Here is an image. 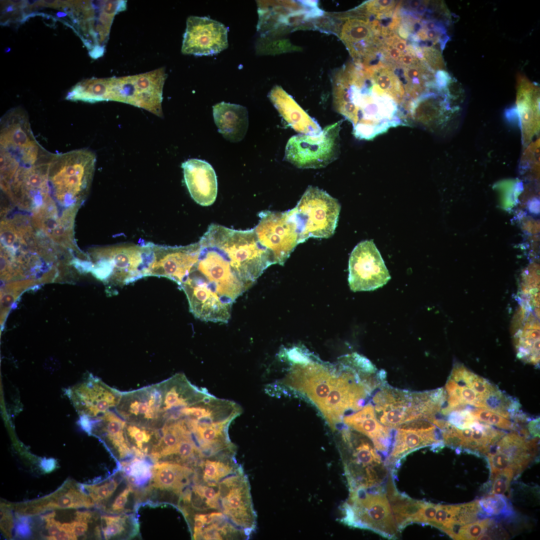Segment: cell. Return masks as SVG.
I'll return each instance as SVG.
<instances>
[{
    "mask_svg": "<svg viewBox=\"0 0 540 540\" xmlns=\"http://www.w3.org/2000/svg\"><path fill=\"white\" fill-rule=\"evenodd\" d=\"M13 527L12 517L8 512L0 511V528L2 532L8 536H11V531Z\"/></svg>",
    "mask_w": 540,
    "mask_h": 540,
    "instance_id": "c3c4849f",
    "label": "cell"
},
{
    "mask_svg": "<svg viewBox=\"0 0 540 540\" xmlns=\"http://www.w3.org/2000/svg\"><path fill=\"white\" fill-rule=\"evenodd\" d=\"M456 428L460 440V450L463 449L476 454H486L506 434L504 431L478 421L467 428Z\"/></svg>",
    "mask_w": 540,
    "mask_h": 540,
    "instance_id": "4316f807",
    "label": "cell"
},
{
    "mask_svg": "<svg viewBox=\"0 0 540 540\" xmlns=\"http://www.w3.org/2000/svg\"><path fill=\"white\" fill-rule=\"evenodd\" d=\"M19 520L20 522L16 526V534L22 538L29 537L31 534V530L28 518L21 516L19 518Z\"/></svg>",
    "mask_w": 540,
    "mask_h": 540,
    "instance_id": "681fc988",
    "label": "cell"
},
{
    "mask_svg": "<svg viewBox=\"0 0 540 540\" xmlns=\"http://www.w3.org/2000/svg\"><path fill=\"white\" fill-rule=\"evenodd\" d=\"M101 522L102 532L105 539L120 535L126 530V516H101Z\"/></svg>",
    "mask_w": 540,
    "mask_h": 540,
    "instance_id": "ab89813d",
    "label": "cell"
},
{
    "mask_svg": "<svg viewBox=\"0 0 540 540\" xmlns=\"http://www.w3.org/2000/svg\"><path fill=\"white\" fill-rule=\"evenodd\" d=\"M55 516L56 513L52 512L44 515L42 517V518L46 522V528L49 534L47 536H54L62 529V524L55 519Z\"/></svg>",
    "mask_w": 540,
    "mask_h": 540,
    "instance_id": "bcb514c9",
    "label": "cell"
},
{
    "mask_svg": "<svg viewBox=\"0 0 540 540\" xmlns=\"http://www.w3.org/2000/svg\"><path fill=\"white\" fill-rule=\"evenodd\" d=\"M96 156L86 148L52 154L46 173L49 204L62 224L74 221L92 180Z\"/></svg>",
    "mask_w": 540,
    "mask_h": 540,
    "instance_id": "7a4b0ae2",
    "label": "cell"
},
{
    "mask_svg": "<svg viewBox=\"0 0 540 540\" xmlns=\"http://www.w3.org/2000/svg\"><path fill=\"white\" fill-rule=\"evenodd\" d=\"M122 393L90 376L67 392L81 418H96L116 408Z\"/></svg>",
    "mask_w": 540,
    "mask_h": 540,
    "instance_id": "e0dca14e",
    "label": "cell"
},
{
    "mask_svg": "<svg viewBox=\"0 0 540 540\" xmlns=\"http://www.w3.org/2000/svg\"><path fill=\"white\" fill-rule=\"evenodd\" d=\"M536 440H527L518 432L506 434L492 447L504 453L510 460L515 474L524 470L534 458L537 448Z\"/></svg>",
    "mask_w": 540,
    "mask_h": 540,
    "instance_id": "83f0119b",
    "label": "cell"
},
{
    "mask_svg": "<svg viewBox=\"0 0 540 540\" xmlns=\"http://www.w3.org/2000/svg\"><path fill=\"white\" fill-rule=\"evenodd\" d=\"M127 1H78L82 12L86 45L94 57L102 55L115 16L126 8Z\"/></svg>",
    "mask_w": 540,
    "mask_h": 540,
    "instance_id": "8fae6325",
    "label": "cell"
},
{
    "mask_svg": "<svg viewBox=\"0 0 540 540\" xmlns=\"http://www.w3.org/2000/svg\"><path fill=\"white\" fill-rule=\"evenodd\" d=\"M180 286L186 293L190 311L196 318L206 322H228L232 305L224 302L204 282L188 278Z\"/></svg>",
    "mask_w": 540,
    "mask_h": 540,
    "instance_id": "ffe728a7",
    "label": "cell"
},
{
    "mask_svg": "<svg viewBox=\"0 0 540 540\" xmlns=\"http://www.w3.org/2000/svg\"><path fill=\"white\" fill-rule=\"evenodd\" d=\"M213 116L218 132L232 142L244 137L248 128V112L240 105L221 102L212 107Z\"/></svg>",
    "mask_w": 540,
    "mask_h": 540,
    "instance_id": "d4e9b609",
    "label": "cell"
},
{
    "mask_svg": "<svg viewBox=\"0 0 540 540\" xmlns=\"http://www.w3.org/2000/svg\"><path fill=\"white\" fill-rule=\"evenodd\" d=\"M480 518L510 514L512 512L510 502L504 495L492 494L478 500Z\"/></svg>",
    "mask_w": 540,
    "mask_h": 540,
    "instance_id": "836d02e7",
    "label": "cell"
},
{
    "mask_svg": "<svg viewBox=\"0 0 540 540\" xmlns=\"http://www.w3.org/2000/svg\"><path fill=\"white\" fill-rule=\"evenodd\" d=\"M349 286L354 292L374 290L390 279L381 254L372 240L358 243L348 261Z\"/></svg>",
    "mask_w": 540,
    "mask_h": 540,
    "instance_id": "30bf717a",
    "label": "cell"
},
{
    "mask_svg": "<svg viewBox=\"0 0 540 540\" xmlns=\"http://www.w3.org/2000/svg\"><path fill=\"white\" fill-rule=\"evenodd\" d=\"M340 126V122L329 125L316 136H292L286 145L284 159L300 168L326 166L339 154Z\"/></svg>",
    "mask_w": 540,
    "mask_h": 540,
    "instance_id": "52a82bcc",
    "label": "cell"
},
{
    "mask_svg": "<svg viewBox=\"0 0 540 540\" xmlns=\"http://www.w3.org/2000/svg\"><path fill=\"white\" fill-rule=\"evenodd\" d=\"M372 400L376 418L392 429L422 418L414 392L394 388L385 383L380 386Z\"/></svg>",
    "mask_w": 540,
    "mask_h": 540,
    "instance_id": "5bb4252c",
    "label": "cell"
},
{
    "mask_svg": "<svg viewBox=\"0 0 540 540\" xmlns=\"http://www.w3.org/2000/svg\"><path fill=\"white\" fill-rule=\"evenodd\" d=\"M77 538L76 536L66 532L62 528L61 530L56 535L52 536H46L47 539L50 540H76Z\"/></svg>",
    "mask_w": 540,
    "mask_h": 540,
    "instance_id": "f5cc1de1",
    "label": "cell"
},
{
    "mask_svg": "<svg viewBox=\"0 0 540 540\" xmlns=\"http://www.w3.org/2000/svg\"><path fill=\"white\" fill-rule=\"evenodd\" d=\"M228 464L218 460H207L204 464L203 479L208 485L216 486V482L232 472Z\"/></svg>",
    "mask_w": 540,
    "mask_h": 540,
    "instance_id": "d590c367",
    "label": "cell"
},
{
    "mask_svg": "<svg viewBox=\"0 0 540 540\" xmlns=\"http://www.w3.org/2000/svg\"><path fill=\"white\" fill-rule=\"evenodd\" d=\"M118 482L114 480L101 485L85 486L88 496L94 502H100L110 498L116 489Z\"/></svg>",
    "mask_w": 540,
    "mask_h": 540,
    "instance_id": "60d3db41",
    "label": "cell"
},
{
    "mask_svg": "<svg viewBox=\"0 0 540 540\" xmlns=\"http://www.w3.org/2000/svg\"><path fill=\"white\" fill-rule=\"evenodd\" d=\"M493 522L490 518L478 520L460 526L453 538L454 540H478V538L486 532Z\"/></svg>",
    "mask_w": 540,
    "mask_h": 540,
    "instance_id": "f35d334b",
    "label": "cell"
},
{
    "mask_svg": "<svg viewBox=\"0 0 540 540\" xmlns=\"http://www.w3.org/2000/svg\"><path fill=\"white\" fill-rule=\"evenodd\" d=\"M511 332L518 358L534 365L540 362V308L520 303Z\"/></svg>",
    "mask_w": 540,
    "mask_h": 540,
    "instance_id": "d6986e66",
    "label": "cell"
},
{
    "mask_svg": "<svg viewBox=\"0 0 540 540\" xmlns=\"http://www.w3.org/2000/svg\"><path fill=\"white\" fill-rule=\"evenodd\" d=\"M88 523L87 522L76 519L72 522L62 524V528L78 538L85 534L88 529Z\"/></svg>",
    "mask_w": 540,
    "mask_h": 540,
    "instance_id": "ee69618b",
    "label": "cell"
},
{
    "mask_svg": "<svg viewBox=\"0 0 540 540\" xmlns=\"http://www.w3.org/2000/svg\"><path fill=\"white\" fill-rule=\"evenodd\" d=\"M438 504L426 502L422 510L420 522L431 525L434 520Z\"/></svg>",
    "mask_w": 540,
    "mask_h": 540,
    "instance_id": "f6af8a7d",
    "label": "cell"
},
{
    "mask_svg": "<svg viewBox=\"0 0 540 540\" xmlns=\"http://www.w3.org/2000/svg\"><path fill=\"white\" fill-rule=\"evenodd\" d=\"M161 394L158 384L122 392L115 408L126 422L150 428L162 427Z\"/></svg>",
    "mask_w": 540,
    "mask_h": 540,
    "instance_id": "7c38bea8",
    "label": "cell"
},
{
    "mask_svg": "<svg viewBox=\"0 0 540 540\" xmlns=\"http://www.w3.org/2000/svg\"><path fill=\"white\" fill-rule=\"evenodd\" d=\"M480 514L478 500L458 504L454 520L456 532L460 526L480 520Z\"/></svg>",
    "mask_w": 540,
    "mask_h": 540,
    "instance_id": "74e56055",
    "label": "cell"
},
{
    "mask_svg": "<svg viewBox=\"0 0 540 540\" xmlns=\"http://www.w3.org/2000/svg\"><path fill=\"white\" fill-rule=\"evenodd\" d=\"M122 471L130 486H141L152 476V468L146 461L135 458L122 462Z\"/></svg>",
    "mask_w": 540,
    "mask_h": 540,
    "instance_id": "d6a6232c",
    "label": "cell"
},
{
    "mask_svg": "<svg viewBox=\"0 0 540 540\" xmlns=\"http://www.w3.org/2000/svg\"><path fill=\"white\" fill-rule=\"evenodd\" d=\"M126 423L118 414L110 410L95 418L80 419V424L84 430L100 436L118 452L120 458L130 456L132 452L126 434Z\"/></svg>",
    "mask_w": 540,
    "mask_h": 540,
    "instance_id": "7402d4cb",
    "label": "cell"
},
{
    "mask_svg": "<svg viewBox=\"0 0 540 540\" xmlns=\"http://www.w3.org/2000/svg\"><path fill=\"white\" fill-rule=\"evenodd\" d=\"M530 434L534 438L540 437V418L530 419L527 426Z\"/></svg>",
    "mask_w": 540,
    "mask_h": 540,
    "instance_id": "816d5d0a",
    "label": "cell"
},
{
    "mask_svg": "<svg viewBox=\"0 0 540 540\" xmlns=\"http://www.w3.org/2000/svg\"><path fill=\"white\" fill-rule=\"evenodd\" d=\"M457 506L458 504H438L434 520L431 526L442 530L451 537L454 532V520Z\"/></svg>",
    "mask_w": 540,
    "mask_h": 540,
    "instance_id": "8d00e7d4",
    "label": "cell"
},
{
    "mask_svg": "<svg viewBox=\"0 0 540 540\" xmlns=\"http://www.w3.org/2000/svg\"><path fill=\"white\" fill-rule=\"evenodd\" d=\"M514 475V472L511 468H507L495 475L491 480L493 481L490 494L504 495L508 490L510 482Z\"/></svg>",
    "mask_w": 540,
    "mask_h": 540,
    "instance_id": "b9f144b4",
    "label": "cell"
},
{
    "mask_svg": "<svg viewBox=\"0 0 540 540\" xmlns=\"http://www.w3.org/2000/svg\"><path fill=\"white\" fill-rule=\"evenodd\" d=\"M205 525L202 514H196L194 518V539L197 540L198 538H200L203 528Z\"/></svg>",
    "mask_w": 540,
    "mask_h": 540,
    "instance_id": "f907efd6",
    "label": "cell"
},
{
    "mask_svg": "<svg viewBox=\"0 0 540 540\" xmlns=\"http://www.w3.org/2000/svg\"><path fill=\"white\" fill-rule=\"evenodd\" d=\"M332 97L336 110L352 123L357 138L370 140L402 126L399 105L361 64H348L336 72Z\"/></svg>",
    "mask_w": 540,
    "mask_h": 540,
    "instance_id": "6da1fadb",
    "label": "cell"
},
{
    "mask_svg": "<svg viewBox=\"0 0 540 540\" xmlns=\"http://www.w3.org/2000/svg\"><path fill=\"white\" fill-rule=\"evenodd\" d=\"M184 182L192 199L202 206H209L216 200L218 183L216 172L208 162L196 158L182 164Z\"/></svg>",
    "mask_w": 540,
    "mask_h": 540,
    "instance_id": "44dd1931",
    "label": "cell"
},
{
    "mask_svg": "<svg viewBox=\"0 0 540 540\" xmlns=\"http://www.w3.org/2000/svg\"><path fill=\"white\" fill-rule=\"evenodd\" d=\"M47 152L35 139L28 120L14 118L0 126V172L32 166Z\"/></svg>",
    "mask_w": 540,
    "mask_h": 540,
    "instance_id": "ba28073f",
    "label": "cell"
},
{
    "mask_svg": "<svg viewBox=\"0 0 540 540\" xmlns=\"http://www.w3.org/2000/svg\"><path fill=\"white\" fill-rule=\"evenodd\" d=\"M92 518V514L90 512H77L76 513V519L82 520L88 522Z\"/></svg>",
    "mask_w": 540,
    "mask_h": 540,
    "instance_id": "11a10c76",
    "label": "cell"
},
{
    "mask_svg": "<svg viewBox=\"0 0 540 540\" xmlns=\"http://www.w3.org/2000/svg\"><path fill=\"white\" fill-rule=\"evenodd\" d=\"M343 510L342 520L350 526L368 529L389 538L398 534L388 500L380 484L350 489Z\"/></svg>",
    "mask_w": 540,
    "mask_h": 540,
    "instance_id": "5b68a950",
    "label": "cell"
},
{
    "mask_svg": "<svg viewBox=\"0 0 540 540\" xmlns=\"http://www.w3.org/2000/svg\"><path fill=\"white\" fill-rule=\"evenodd\" d=\"M125 432L130 446L132 445V451L140 457L147 454L150 446L153 449L160 436L154 428L128 422L126 423Z\"/></svg>",
    "mask_w": 540,
    "mask_h": 540,
    "instance_id": "1f68e13d",
    "label": "cell"
},
{
    "mask_svg": "<svg viewBox=\"0 0 540 540\" xmlns=\"http://www.w3.org/2000/svg\"><path fill=\"white\" fill-rule=\"evenodd\" d=\"M56 464V462L54 458H44L41 461L40 465L43 470L50 472L55 469Z\"/></svg>",
    "mask_w": 540,
    "mask_h": 540,
    "instance_id": "db71d44e",
    "label": "cell"
},
{
    "mask_svg": "<svg viewBox=\"0 0 540 540\" xmlns=\"http://www.w3.org/2000/svg\"><path fill=\"white\" fill-rule=\"evenodd\" d=\"M254 230L262 245L272 254L275 264L283 266L296 246L300 244L296 223L288 210H264Z\"/></svg>",
    "mask_w": 540,
    "mask_h": 540,
    "instance_id": "9c48e42d",
    "label": "cell"
},
{
    "mask_svg": "<svg viewBox=\"0 0 540 540\" xmlns=\"http://www.w3.org/2000/svg\"><path fill=\"white\" fill-rule=\"evenodd\" d=\"M89 252L96 262L93 270L96 276L122 285L149 276L154 258L152 242L93 248Z\"/></svg>",
    "mask_w": 540,
    "mask_h": 540,
    "instance_id": "277c9868",
    "label": "cell"
},
{
    "mask_svg": "<svg viewBox=\"0 0 540 540\" xmlns=\"http://www.w3.org/2000/svg\"><path fill=\"white\" fill-rule=\"evenodd\" d=\"M198 242V260L188 276L204 282L224 302L232 305L250 286L236 270L224 242L220 225L210 224Z\"/></svg>",
    "mask_w": 540,
    "mask_h": 540,
    "instance_id": "3957f363",
    "label": "cell"
},
{
    "mask_svg": "<svg viewBox=\"0 0 540 540\" xmlns=\"http://www.w3.org/2000/svg\"><path fill=\"white\" fill-rule=\"evenodd\" d=\"M340 210L338 200L317 187L309 186L288 212L296 223L300 243L310 238H329L336 228Z\"/></svg>",
    "mask_w": 540,
    "mask_h": 540,
    "instance_id": "8992f818",
    "label": "cell"
},
{
    "mask_svg": "<svg viewBox=\"0 0 540 540\" xmlns=\"http://www.w3.org/2000/svg\"><path fill=\"white\" fill-rule=\"evenodd\" d=\"M470 413L478 422L500 429L515 430L516 424L514 420L506 418L488 409L480 408H467Z\"/></svg>",
    "mask_w": 540,
    "mask_h": 540,
    "instance_id": "e575fe53",
    "label": "cell"
},
{
    "mask_svg": "<svg viewBox=\"0 0 540 540\" xmlns=\"http://www.w3.org/2000/svg\"><path fill=\"white\" fill-rule=\"evenodd\" d=\"M212 486H214L196 485L193 486L192 491L194 494L204 501L208 507L218 508L219 507L218 492Z\"/></svg>",
    "mask_w": 540,
    "mask_h": 540,
    "instance_id": "7bdbcfd3",
    "label": "cell"
},
{
    "mask_svg": "<svg viewBox=\"0 0 540 540\" xmlns=\"http://www.w3.org/2000/svg\"><path fill=\"white\" fill-rule=\"evenodd\" d=\"M342 420L346 426L368 437L376 450L388 453L392 442V428L378 420L372 404L364 406L357 412L345 416Z\"/></svg>",
    "mask_w": 540,
    "mask_h": 540,
    "instance_id": "cb8c5ba5",
    "label": "cell"
},
{
    "mask_svg": "<svg viewBox=\"0 0 540 540\" xmlns=\"http://www.w3.org/2000/svg\"><path fill=\"white\" fill-rule=\"evenodd\" d=\"M152 486L161 490L180 494L190 483L192 470L178 464L162 462L152 469Z\"/></svg>",
    "mask_w": 540,
    "mask_h": 540,
    "instance_id": "f546056e",
    "label": "cell"
},
{
    "mask_svg": "<svg viewBox=\"0 0 540 540\" xmlns=\"http://www.w3.org/2000/svg\"><path fill=\"white\" fill-rule=\"evenodd\" d=\"M131 486L126 488L116 498L112 506V510L114 512H119L124 509L128 502L130 494L132 492Z\"/></svg>",
    "mask_w": 540,
    "mask_h": 540,
    "instance_id": "7dc6e473",
    "label": "cell"
},
{
    "mask_svg": "<svg viewBox=\"0 0 540 540\" xmlns=\"http://www.w3.org/2000/svg\"><path fill=\"white\" fill-rule=\"evenodd\" d=\"M154 258L149 276L167 278L180 286L194 270L198 260V242L184 246L153 244Z\"/></svg>",
    "mask_w": 540,
    "mask_h": 540,
    "instance_id": "2e32d148",
    "label": "cell"
},
{
    "mask_svg": "<svg viewBox=\"0 0 540 540\" xmlns=\"http://www.w3.org/2000/svg\"><path fill=\"white\" fill-rule=\"evenodd\" d=\"M435 419L415 420L396 428L392 450L386 464H396L408 454L424 447L432 446L434 450L443 448L442 430L434 424Z\"/></svg>",
    "mask_w": 540,
    "mask_h": 540,
    "instance_id": "9a60e30c",
    "label": "cell"
},
{
    "mask_svg": "<svg viewBox=\"0 0 540 540\" xmlns=\"http://www.w3.org/2000/svg\"><path fill=\"white\" fill-rule=\"evenodd\" d=\"M94 502L89 496L80 489L70 488L68 490H59L54 496L46 500L35 502L34 504L24 506L20 512L25 514H34L47 510L90 508Z\"/></svg>",
    "mask_w": 540,
    "mask_h": 540,
    "instance_id": "4dcf8cb0",
    "label": "cell"
},
{
    "mask_svg": "<svg viewBox=\"0 0 540 540\" xmlns=\"http://www.w3.org/2000/svg\"><path fill=\"white\" fill-rule=\"evenodd\" d=\"M268 97L284 120L296 131L316 136L322 130L318 123L296 102L281 86H274Z\"/></svg>",
    "mask_w": 540,
    "mask_h": 540,
    "instance_id": "603a6c76",
    "label": "cell"
},
{
    "mask_svg": "<svg viewBox=\"0 0 540 540\" xmlns=\"http://www.w3.org/2000/svg\"><path fill=\"white\" fill-rule=\"evenodd\" d=\"M228 28L208 17L190 16L183 36L182 52L184 54L211 56L228 46Z\"/></svg>",
    "mask_w": 540,
    "mask_h": 540,
    "instance_id": "4fadbf2b",
    "label": "cell"
},
{
    "mask_svg": "<svg viewBox=\"0 0 540 540\" xmlns=\"http://www.w3.org/2000/svg\"><path fill=\"white\" fill-rule=\"evenodd\" d=\"M388 500L398 530L410 523L420 522L426 502L414 500L396 490L392 475L388 476L386 489Z\"/></svg>",
    "mask_w": 540,
    "mask_h": 540,
    "instance_id": "f1b7e54d",
    "label": "cell"
},
{
    "mask_svg": "<svg viewBox=\"0 0 540 540\" xmlns=\"http://www.w3.org/2000/svg\"><path fill=\"white\" fill-rule=\"evenodd\" d=\"M218 492L224 514L236 526L251 531L255 514L246 480L238 475L226 478L219 484Z\"/></svg>",
    "mask_w": 540,
    "mask_h": 540,
    "instance_id": "ac0fdd59",
    "label": "cell"
},
{
    "mask_svg": "<svg viewBox=\"0 0 540 540\" xmlns=\"http://www.w3.org/2000/svg\"><path fill=\"white\" fill-rule=\"evenodd\" d=\"M517 106L523 134L531 138L539 126V89L526 78H518Z\"/></svg>",
    "mask_w": 540,
    "mask_h": 540,
    "instance_id": "484cf974",
    "label": "cell"
}]
</instances>
